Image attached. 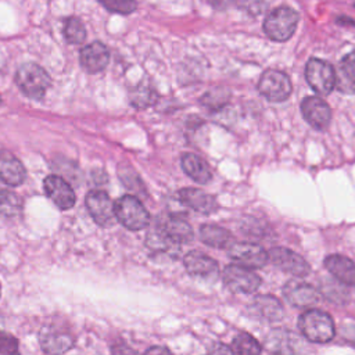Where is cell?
Returning <instances> with one entry per match:
<instances>
[{
    "mask_svg": "<svg viewBox=\"0 0 355 355\" xmlns=\"http://www.w3.org/2000/svg\"><path fill=\"white\" fill-rule=\"evenodd\" d=\"M298 327L302 336L311 343H329L334 334L336 327L331 316L320 309H308L298 319Z\"/></svg>",
    "mask_w": 355,
    "mask_h": 355,
    "instance_id": "6da1fadb",
    "label": "cell"
},
{
    "mask_svg": "<svg viewBox=\"0 0 355 355\" xmlns=\"http://www.w3.org/2000/svg\"><path fill=\"white\" fill-rule=\"evenodd\" d=\"M298 19L300 15L294 8L280 6L268 14L263 21V31L269 39L275 42H286L295 32Z\"/></svg>",
    "mask_w": 355,
    "mask_h": 355,
    "instance_id": "7a4b0ae2",
    "label": "cell"
},
{
    "mask_svg": "<svg viewBox=\"0 0 355 355\" xmlns=\"http://www.w3.org/2000/svg\"><path fill=\"white\" fill-rule=\"evenodd\" d=\"M15 83L26 97L40 100L50 86V76L37 64L25 62L17 69Z\"/></svg>",
    "mask_w": 355,
    "mask_h": 355,
    "instance_id": "3957f363",
    "label": "cell"
},
{
    "mask_svg": "<svg viewBox=\"0 0 355 355\" xmlns=\"http://www.w3.org/2000/svg\"><path fill=\"white\" fill-rule=\"evenodd\" d=\"M115 218L129 230H141L150 223V215L135 196H123L115 204Z\"/></svg>",
    "mask_w": 355,
    "mask_h": 355,
    "instance_id": "277c9868",
    "label": "cell"
},
{
    "mask_svg": "<svg viewBox=\"0 0 355 355\" xmlns=\"http://www.w3.org/2000/svg\"><path fill=\"white\" fill-rule=\"evenodd\" d=\"M305 79L318 94H330L336 87L334 68L319 58H309L305 65Z\"/></svg>",
    "mask_w": 355,
    "mask_h": 355,
    "instance_id": "5b68a950",
    "label": "cell"
},
{
    "mask_svg": "<svg viewBox=\"0 0 355 355\" xmlns=\"http://www.w3.org/2000/svg\"><path fill=\"white\" fill-rule=\"evenodd\" d=\"M259 93L269 101H284L293 90L290 78L277 69H266L258 82Z\"/></svg>",
    "mask_w": 355,
    "mask_h": 355,
    "instance_id": "8992f818",
    "label": "cell"
},
{
    "mask_svg": "<svg viewBox=\"0 0 355 355\" xmlns=\"http://www.w3.org/2000/svg\"><path fill=\"white\" fill-rule=\"evenodd\" d=\"M222 279L225 286L233 293L250 294L261 286V279L255 272L236 263L225 268Z\"/></svg>",
    "mask_w": 355,
    "mask_h": 355,
    "instance_id": "52a82bcc",
    "label": "cell"
},
{
    "mask_svg": "<svg viewBox=\"0 0 355 355\" xmlns=\"http://www.w3.org/2000/svg\"><path fill=\"white\" fill-rule=\"evenodd\" d=\"M73 336L58 326H43L39 333V344L47 355H62L73 347Z\"/></svg>",
    "mask_w": 355,
    "mask_h": 355,
    "instance_id": "ba28073f",
    "label": "cell"
},
{
    "mask_svg": "<svg viewBox=\"0 0 355 355\" xmlns=\"http://www.w3.org/2000/svg\"><path fill=\"white\" fill-rule=\"evenodd\" d=\"M227 255L236 262V265L258 269L268 263V252L254 243H233L227 248Z\"/></svg>",
    "mask_w": 355,
    "mask_h": 355,
    "instance_id": "9c48e42d",
    "label": "cell"
},
{
    "mask_svg": "<svg viewBox=\"0 0 355 355\" xmlns=\"http://www.w3.org/2000/svg\"><path fill=\"white\" fill-rule=\"evenodd\" d=\"M284 298L295 308L308 309L320 302V293L309 283L293 279L283 287Z\"/></svg>",
    "mask_w": 355,
    "mask_h": 355,
    "instance_id": "30bf717a",
    "label": "cell"
},
{
    "mask_svg": "<svg viewBox=\"0 0 355 355\" xmlns=\"http://www.w3.org/2000/svg\"><path fill=\"white\" fill-rule=\"evenodd\" d=\"M268 261H270L282 270L297 277H305L311 272L309 263L301 255L284 247H273L272 250H269Z\"/></svg>",
    "mask_w": 355,
    "mask_h": 355,
    "instance_id": "8fae6325",
    "label": "cell"
},
{
    "mask_svg": "<svg viewBox=\"0 0 355 355\" xmlns=\"http://www.w3.org/2000/svg\"><path fill=\"white\" fill-rule=\"evenodd\" d=\"M86 207L90 216L100 226H110L115 220V207L110 196L103 190H92L86 196Z\"/></svg>",
    "mask_w": 355,
    "mask_h": 355,
    "instance_id": "7c38bea8",
    "label": "cell"
},
{
    "mask_svg": "<svg viewBox=\"0 0 355 355\" xmlns=\"http://www.w3.org/2000/svg\"><path fill=\"white\" fill-rule=\"evenodd\" d=\"M266 349L269 355H301L302 343L295 333L276 329L266 337Z\"/></svg>",
    "mask_w": 355,
    "mask_h": 355,
    "instance_id": "4fadbf2b",
    "label": "cell"
},
{
    "mask_svg": "<svg viewBox=\"0 0 355 355\" xmlns=\"http://www.w3.org/2000/svg\"><path fill=\"white\" fill-rule=\"evenodd\" d=\"M301 112L305 121L318 130L327 129L331 121L329 104L316 96H308L301 101Z\"/></svg>",
    "mask_w": 355,
    "mask_h": 355,
    "instance_id": "5bb4252c",
    "label": "cell"
},
{
    "mask_svg": "<svg viewBox=\"0 0 355 355\" xmlns=\"http://www.w3.org/2000/svg\"><path fill=\"white\" fill-rule=\"evenodd\" d=\"M155 229L175 244L187 243L193 239L191 226L180 215H166L158 219Z\"/></svg>",
    "mask_w": 355,
    "mask_h": 355,
    "instance_id": "9a60e30c",
    "label": "cell"
},
{
    "mask_svg": "<svg viewBox=\"0 0 355 355\" xmlns=\"http://www.w3.org/2000/svg\"><path fill=\"white\" fill-rule=\"evenodd\" d=\"M44 193L47 197L60 208V209H69L75 204V191L69 186L68 182H65L58 175H50L43 182Z\"/></svg>",
    "mask_w": 355,
    "mask_h": 355,
    "instance_id": "2e32d148",
    "label": "cell"
},
{
    "mask_svg": "<svg viewBox=\"0 0 355 355\" xmlns=\"http://www.w3.org/2000/svg\"><path fill=\"white\" fill-rule=\"evenodd\" d=\"M250 312L255 318L265 322H279L284 316V309L282 302L269 294H262L254 297L250 304Z\"/></svg>",
    "mask_w": 355,
    "mask_h": 355,
    "instance_id": "e0dca14e",
    "label": "cell"
},
{
    "mask_svg": "<svg viewBox=\"0 0 355 355\" xmlns=\"http://www.w3.org/2000/svg\"><path fill=\"white\" fill-rule=\"evenodd\" d=\"M79 60L85 71L89 73H97L107 67L110 61V51L101 42H93L80 50Z\"/></svg>",
    "mask_w": 355,
    "mask_h": 355,
    "instance_id": "ac0fdd59",
    "label": "cell"
},
{
    "mask_svg": "<svg viewBox=\"0 0 355 355\" xmlns=\"http://www.w3.org/2000/svg\"><path fill=\"white\" fill-rule=\"evenodd\" d=\"M184 268L194 277H215L218 275V263L215 259L201 251H189L183 258Z\"/></svg>",
    "mask_w": 355,
    "mask_h": 355,
    "instance_id": "d6986e66",
    "label": "cell"
},
{
    "mask_svg": "<svg viewBox=\"0 0 355 355\" xmlns=\"http://www.w3.org/2000/svg\"><path fill=\"white\" fill-rule=\"evenodd\" d=\"M178 197L183 205L200 214H212L218 208V202L215 197L200 189H191V187L182 189L178 193Z\"/></svg>",
    "mask_w": 355,
    "mask_h": 355,
    "instance_id": "ffe728a7",
    "label": "cell"
},
{
    "mask_svg": "<svg viewBox=\"0 0 355 355\" xmlns=\"http://www.w3.org/2000/svg\"><path fill=\"white\" fill-rule=\"evenodd\" d=\"M26 178L22 162L10 151L0 150V179L8 186H19Z\"/></svg>",
    "mask_w": 355,
    "mask_h": 355,
    "instance_id": "44dd1931",
    "label": "cell"
},
{
    "mask_svg": "<svg viewBox=\"0 0 355 355\" xmlns=\"http://www.w3.org/2000/svg\"><path fill=\"white\" fill-rule=\"evenodd\" d=\"M326 269L345 286H355V262L344 255L331 254L324 259Z\"/></svg>",
    "mask_w": 355,
    "mask_h": 355,
    "instance_id": "7402d4cb",
    "label": "cell"
},
{
    "mask_svg": "<svg viewBox=\"0 0 355 355\" xmlns=\"http://www.w3.org/2000/svg\"><path fill=\"white\" fill-rule=\"evenodd\" d=\"M182 168L189 175L194 182L197 183H208L212 178L211 168L208 164L197 154L193 153H186L182 157Z\"/></svg>",
    "mask_w": 355,
    "mask_h": 355,
    "instance_id": "603a6c76",
    "label": "cell"
},
{
    "mask_svg": "<svg viewBox=\"0 0 355 355\" xmlns=\"http://www.w3.org/2000/svg\"><path fill=\"white\" fill-rule=\"evenodd\" d=\"M336 86L344 93H355V50L341 58L336 71Z\"/></svg>",
    "mask_w": 355,
    "mask_h": 355,
    "instance_id": "cb8c5ba5",
    "label": "cell"
},
{
    "mask_svg": "<svg viewBox=\"0 0 355 355\" xmlns=\"http://www.w3.org/2000/svg\"><path fill=\"white\" fill-rule=\"evenodd\" d=\"M200 239L214 248H229L234 243L233 234L218 225H202L200 227Z\"/></svg>",
    "mask_w": 355,
    "mask_h": 355,
    "instance_id": "d4e9b609",
    "label": "cell"
},
{
    "mask_svg": "<svg viewBox=\"0 0 355 355\" xmlns=\"http://www.w3.org/2000/svg\"><path fill=\"white\" fill-rule=\"evenodd\" d=\"M233 351L236 355H261V344L254 336L245 331H240L233 338Z\"/></svg>",
    "mask_w": 355,
    "mask_h": 355,
    "instance_id": "484cf974",
    "label": "cell"
},
{
    "mask_svg": "<svg viewBox=\"0 0 355 355\" xmlns=\"http://www.w3.org/2000/svg\"><path fill=\"white\" fill-rule=\"evenodd\" d=\"M230 98V92L226 87H214L201 97V104L211 111H218L226 105Z\"/></svg>",
    "mask_w": 355,
    "mask_h": 355,
    "instance_id": "4316f807",
    "label": "cell"
},
{
    "mask_svg": "<svg viewBox=\"0 0 355 355\" xmlns=\"http://www.w3.org/2000/svg\"><path fill=\"white\" fill-rule=\"evenodd\" d=\"M64 37L71 44H79L86 39V29L82 21L76 17H69L64 22Z\"/></svg>",
    "mask_w": 355,
    "mask_h": 355,
    "instance_id": "83f0119b",
    "label": "cell"
},
{
    "mask_svg": "<svg viewBox=\"0 0 355 355\" xmlns=\"http://www.w3.org/2000/svg\"><path fill=\"white\" fill-rule=\"evenodd\" d=\"M157 98L155 92L144 83L137 85L132 92H130V103L136 107V108H147L151 104H154Z\"/></svg>",
    "mask_w": 355,
    "mask_h": 355,
    "instance_id": "f1b7e54d",
    "label": "cell"
},
{
    "mask_svg": "<svg viewBox=\"0 0 355 355\" xmlns=\"http://www.w3.org/2000/svg\"><path fill=\"white\" fill-rule=\"evenodd\" d=\"M0 355H21L18 340L7 331H0Z\"/></svg>",
    "mask_w": 355,
    "mask_h": 355,
    "instance_id": "f546056e",
    "label": "cell"
},
{
    "mask_svg": "<svg viewBox=\"0 0 355 355\" xmlns=\"http://www.w3.org/2000/svg\"><path fill=\"white\" fill-rule=\"evenodd\" d=\"M101 4L107 10L112 12H119V14H130L137 7L135 1H129V0H108V1H101Z\"/></svg>",
    "mask_w": 355,
    "mask_h": 355,
    "instance_id": "4dcf8cb0",
    "label": "cell"
},
{
    "mask_svg": "<svg viewBox=\"0 0 355 355\" xmlns=\"http://www.w3.org/2000/svg\"><path fill=\"white\" fill-rule=\"evenodd\" d=\"M111 354L112 355H140L137 351L130 348L129 345L123 343H116L111 347Z\"/></svg>",
    "mask_w": 355,
    "mask_h": 355,
    "instance_id": "1f68e13d",
    "label": "cell"
},
{
    "mask_svg": "<svg viewBox=\"0 0 355 355\" xmlns=\"http://www.w3.org/2000/svg\"><path fill=\"white\" fill-rule=\"evenodd\" d=\"M211 355H236V352L233 351L232 347L218 343V344H214V347L211 348Z\"/></svg>",
    "mask_w": 355,
    "mask_h": 355,
    "instance_id": "d6a6232c",
    "label": "cell"
},
{
    "mask_svg": "<svg viewBox=\"0 0 355 355\" xmlns=\"http://www.w3.org/2000/svg\"><path fill=\"white\" fill-rule=\"evenodd\" d=\"M144 355H173V354L164 345H153L144 352Z\"/></svg>",
    "mask_w": 355,
    "mask_h": 355,
    "instance_id": "836d02e7",
    "label": "cell"
},
{
    "mask_svg": "<svg viewBox=\"0 0 355 355\" xmlns=\"http://www.w3.org/2000/svg\"><path fill=\"white\" fill-rule=\"evenodd\" d=\"M0 103H1V97H0Z\"/></svg>",
    "mask_w": 355,
    "mask_h": 355,
    "instance_id": "e575fe53",
    "label": "cell"
}]
</instances>
